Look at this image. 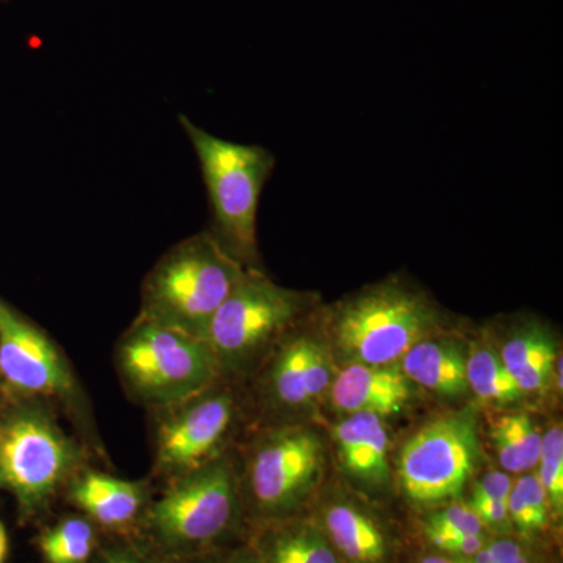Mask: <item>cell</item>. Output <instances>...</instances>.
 <instances>
[{
  "label": "cell",
  "instance_id": "cell-24",
  "mask_svg": "<svg viewBox=\"0 0 563 563\" xmlns=\"http://www.w3.org/2000/svg\"><path fill=\"white\" fill-rule=\"evenodd\" d=\"M484 525L476 512L465 504H453L431 515L426 532L483 533Z\"/></svg>",
  "mask_w": 563,
  "mask_h": 563
},
{
  "label": "cell",
  "instance_id": "cell-4",
  "mask_svg": "<svg viewBox=\"0 0 563 563\" xmlns=\"http://www.w3.org/2000/svg\"><path fill=\"white\" fill-rule=\"evenodd\" d=\"M118 369L133 398L157 409L209 390L221 374L203 340L143 317L118 344Z\"/></svg>",
  "mask_w": 563,
  "mask_h": 563
},
{
  "label": "cell",
  "instance_id": "cell-27",
  "mask_svg": "<svg viewBox=\"0 0 563 563\" xmlns=\"http://www.w3.org/2000/svg\"><path fill=\"white\" fill-rule=\"evenodd\" d=\"M514 481L507 473L490 472L485 474L483 479L474 485L472 501H509L510 492H512Z\"/></svg>",
  "mask_w": 563,
  "mask_h": 563
},
{
  "label": "cell",
  "instance_id": "cell-6",
  "mask_svg": "<svg viewBox=\"0 0 563 563\" xmlns=\"http://www.w3.org/2000/svg\"><path fill=\"white\" fill-rule=\"evenodd\" d=\"M79 451L52 417L35 406L0 421V490L24 517L41 512L76 470Z\"/></svg>",
  "mask_w": 563,
  "mask_h": 563
},
{
  "label": "cell",
  "instance_id": "cell-30",
  "mask_svg": "<svg viewBox=\"0 0 563 563\" xmlns=\"http://www.w3.org/2000/svg\"><path fill=\"white\" fill-rule=\"evenodd\" d=\"M199 563H258L255 554L235 553L231 555H222V558L203 559Z\"/></svg>",
  "mask_w": 563,
  "mask_h": 563
},
{
  "label": "cell",
  "instance_id": "cell-5",
  "mask_svg": "<svg viewBox=\"0 0 563 563\" xmlns=\"http://www.w3.org/2000/svg\"><path fill=\"white\" fill-rule=\"evenodd\" d=\"M239 507V487L229 459L172 479L168 490L144 510V525L166 555L187 558L217 542L231 528Z\"/></svg>",
  "mask_w": 563,
  "mask_h": 563
},
{
  "label": "cell",
  "instance_id": "cell-20",
  "mask_svg": "<svg viewBox=\"0 0 563 563\" xmlns=\"http://www.w3.org/2000/svg\"><path fill=\"white\" fill-rule=\"evenodd\" d=\"M466 358V384L484 401L510 404L523 398V393L490 346L473 344Z\"/></svg>",
  "mask_w": 563,
  "mask_h": 563
},
{
  "label": "cell",
  "instance_id": "cell-17",
  "mask_svg": "<svg viewBox=\"0 0 563 563\" xmlns=\"http://www.w3.org/2000/svg\"><path fill=\"white\" fill-rule=\"evenodd\" d=\"M325 536L343 558L352 563H380L387 542L379 526L350 504H335L324 515Z\"/></svg>",
  "mask_w": 563,
  "mask_h": 563
},
{
  "label": "cell",
  "instance_id": "cell-25",
  "mask_svg": "<svg viewBox=\"0 0 563 563\" xmlns=\"http://www.w3.org/2000/svg\"><path fill=\"white\" fill-rule=\"evenodd\" d=\"M515 488L523 496L526 506L531 510L533 520L543 531L548 525V512H550V499L544 492L542 483H540L537 474H525L520 479L515 481Z\"/></svg>",
  "mask_w": 563,
  "mask_h": 563
},
{
  "label": "cell",
  "instance_id": "cell-10",
  "mask_svg": "<svg viewBox=\"0 0 563 563\" xmlns=\"http://www.w3.org/2000/svg\"><path fill=\"white\" fill-rule=\"evenodd\" d=\"M211 388L163 409L166 415L155 435V465L169 479L213 461L231 429L235 417L232 396Z\"/></svg>",
  "mask_w": 563,
  "mask_h": 563
},
{
  "label": "cell",
  "instance_id": "cell-31",
  "mask_svg": "<svg viewBox=\"0 0 563 563\" xmlns=\"http://www.w3.org/2000/svg\"><path fill=\"white\" fill-rule=\"evenodd\" d=\"M7 553H9V536H7L5 526L0 521V563L5 562Z\"/></svg>",
  "mask_w": 563,
  "mask_h": 563
},
{
  "label": "cell",
  "instance_id": "cell-18",
  "mask_svg": "<svg viewBox=\"0 0 563 563\" xmlns=\"http://www.w3.org/2000/svg\"><path fill=\"white\" fill-rule=\"evenodd\" d=\"M255 558L258 563H339L325 532L310 523L282 526L266 533Z\"/></svg>",
  "mask_w": 563,
  "mask_h": 563
},
{
  "label": "cell",
  "instance_id": "cell-16",
  "mask_svg": "<svg viewBox=\"0 0 563 563\" xmlns=\"http://www.w3.org/2000/svg\"><path fill=\"white\" fill-rule=\"evenodd\" d=\"M402 373L410 383L444 396L466 391V358L454 342L432 340L415 343L401 361Z\"/></svg>",
  "mask_w": 563,
  "mask_h": 563
},
{
  "label": "cell",
  "instance_id": "cell-9",
  "mask_svg": "<svg viewBox=\"0 0 563 563\" xmlns=\"http://www.w3.org/2000/svg\"><path fill=\"white\" fill-rule=\"evenodd\" d=\"M324 463L320 437L285 429L266 437L250 463V490L258 509L279 515L295 509L312 490Z\"/></svg>",
  "mask_w": 563,
  "mask_h": 563
},
{
  "label": "cell",
  "instance_id": "cell-26",
  "mask_svg": "<svg viewBox=\"0 0 563 563\" xmlns=\"http://www.w3.org/2000/svg\"><path fill=\"white\" fill-rule=\"evenodd\" d=\"M429 540L446 553L473 558L485 547L484 533L429 532Z\"/></svg>",
  "mask_w": 563,
  "mask_h": 563
},
{
  "label": "cell",
  "instance_id": "cell-8",
  "mask_svg": "<svg viewBox=\"0 0 563 563\" xmlns=\"http://www.w3.org/2000/svg\"><path fill=\"white\" fill-rule=\"evenodd\" d=\"M477 433L472 412L437 418L410 437L399 455V481L410 501L454 498L476 466Z\"/></svg>",
  "mask_w": 563,
  "mask_h": 563
},
{
  "label": "cell",
  "instance_id": "cell-2",
  "mask_svg": "<svg viewBox=\"0 0 563 563\" xmlns=\"http://www.w3.org/2000/svg\"><path fill=\"white\" fill-rule=\"evenodd\" d=\"M179 120L198 155L209 191L211 235L236 262L258 269V203L276 158L265 147L211 135L184 114Z\"/></svg>",
  "mask_w": 563,
  "mask_h": 563
},
{
  "label": "cell",
  "instance_id": "cell-15",
  "mask_svg": "<svg viewBox=\"0 0 563 563\" xmlns=\"http://www.w3.org/2000/svg\"><path fill=\"white\" fill-rule=\"evenodd\" d=\"M335 442L344 470L366 485H384L390 479L387 428L373 413H350L335 426Z\"/></svg>",
  "mask_w": 563,
  "mask_h": 563
},
{
  "label": "cell",
  "instance_id": "cell-14",
  "mask_svg": "<svg viewBox=\"0 0 563 563\" xmlns=\"http://www.w3.org/2000/svg\"><path fill=\"white\" fill-rule=\"evenodd\" d=\"M69 498L92 523L118 531L135 523L146 510L147 487L144 483L87 472L73 481Z\"/></svg>",
  "mask_w": 563,
  "mask_h": 563
},
{
  "label": "cell",
  "instance_id": "cell-13",
  "mask_svg": "<svg viewBox=\"0 0 563 563\" xmlns=\"http://www.w3.org/2000/svg\"><path fill=\"white\" fill-rule=\"evenodd\" d=\"M324 350L310 335H299L285 343L269 374L277 402L287 407H303L331 387V358Z\"/></svg>",
  "mask_w": 563,
  "mask_h": 563
},
{
  "label": "cell",
  "instance_id": "cell-32",
  "mask_svg": "<svg viewBox=\"0 0 563 563\" xmlns=\"http://www.w3.org/2000/svg\"><path fill=\"white\" fill-rule=\"evenodd\" d=\"M420 563H457L454 561H451V559L446 558H439V555H429V558L422 559Z\"/></svg>",
  "mask_w": 563,
  "mask_h": 563
},
{
  "label": "cell",
  "instance_id": "cell-19",
  "mask_svg": "<svg viewBox=\"0 0 563 563\" xmlns=\"http://www.w3.org/2000/svg\"><path fill=\"white\" fill-rule=\"evenodd\" d=\"M492 439L507 473H528L539 463L543 435L529 415L514 413L498 418L492 426Z\"/></svg>",
  "mask_w": 563,
  "mask_h": 563
},
{
  "label": "cell",
  "instance_id": "cell-23",
  "mask_svg": "<svg viewBox=\"0 0 563 563\" xmlns=\"http://www.w3.org/2000/svg\"><path fill=\"white\" fill-rule=\"evenodd\" d=\"M537 466H539V473L536 474L547 492L551 509L561 514L563 509V431L561 426H554L544 433Z\"/></svg>",
  "mask_w": 563,
  "mask_h": 563
},
{
  "label": "cell",
  "instance_id": "cell-7",
  "mask_svg": "<svg viewBox=\"0 0 563 563\" xmlns=\"http://www.w3.org/2000/svg\"><path fill=\"white\" fill-rule=\"evenodd\" d=\"M313 296L274 284L261 269L246 268L214 314L203 342L220 372L242 368L312 309Z\"/></svg>",
  "mask_w": 563,
  "mask_h": 563
},
{
  "label": "cell",
  "instance_id": "cell-12",
  "mask_svg": "<svg viewBox=\"0 0 563 563\" xmlns=\"http://www.w3.org/2000/svg\"><path fill=\"white\" fill-rule=\"evenodd\" d=\"M332 402L346 413L390 417L401 413L412 399V385L401 366L351 363L332 380Z\"/></svg>",
  "mask_w": 563,
  "mask_h": 563
},
{
  "label": "cell",
  "instance_id": "cell-1",
  "mask_svg": "<svg viewBox=\"0 0 563 563\" xmlns=\"http://www.w3.org/2000/svg\"><path fill=\"white\" fill-rule=\"evenodd\" d=\"M244 272L246 266L236 262L210 231L188 236L147 274L140 317L203 340Z\"/></svg>",
  "mask_w": 563,
  "mask_h": 563
},
{
  "label": "cell",
  "instance_id": "cell-22",
  "mask_svg": "<svg viewBox=\"0 0 563 563\" xmlns=\"http://www.w3.org/2000/svg\"><path fill=\"white\" fill-rule=\"evenodd\" d=\"M554 342L543 325L528 322L521 325L503 344L501 361L507 372L517 383V377L540 365V363L555 361Z\"/></svg>",
  "mask_w": 563,
  "mask_h": 563
},
{
  "label": "cell",
  "instance_id": "cell-3",
  "mask_svg": "<svg viewBox=\"0 0 563 563\" xmlns=\"http://www.w3.org/2000/svg\"><path fill=\"white\" fill-rule=\"evenodd\" d=\"M442 328L431 299L398 279L380 282L325 312V329L351 363L393 365Z\"/></svg>",
  "mask_w": 563,
  "mask_h": 563
},
{
  "label": "cell",
  "instance_id": "cell-28",
  "mask_svg": "<svg viewBox=\"0 0 563 563\" xmlns=\"http://www.w3.org/2000/svg\"><path fill=\"white\" fill-rule=\"evenodd\" d=\"M470 507L476 512L479 520L483 521L484 528L485 526L496 529L509 528L510 517L507 503L484 499V501L470 503Z\"/></svg>",
  "mask_w": 563,
  "mask_h": 563
},
{
  "label": "cell",
  "instance_id": "cell-21",
  "mask_svg": "<svg viewBox=\"0 0 563 563\" xmlns=\"http://www.w3.org/2000/svg\"><path fill=\"white\" fill-rule=\"evenodd\" d=\"M96 543L95 523L81 517L65 518L40 537V550L47 563H88Z\"/></svg>",
  "mask_w": 563,
  "mask_h": 563
},
{
  "label": "cell",
  "instance_id": "cell-29",
  "mask_svg": "<svg viewBox=\"0 0 563 563\" xmlns=\"http://www.w3.org/2000/svg\"><path fill=\"white\" fill-rule=\"evenodd\" d=\"M96 563H162L155 561L150 554L141 553L131 544H114V547L106 548L98 555Z\"/></svg>",
  "mask_w": 563,
  "mask_h": 563
},
{
  "label": "cell",
  "instance_id": "cell-11",
  "mask_svg": "<svg viewBox=\"0 0 563 563\" xmlns=\"http://www.w3.org/2000/svg\"><path fill=\"white\" fill-rule=\"evenodd\" d=\"M0 374L14 391L69 398L76 380L60 350L0 299Z\"/></svg>",
  "mask_w": 563,
  "mask_h": 563
}]
</instances>
